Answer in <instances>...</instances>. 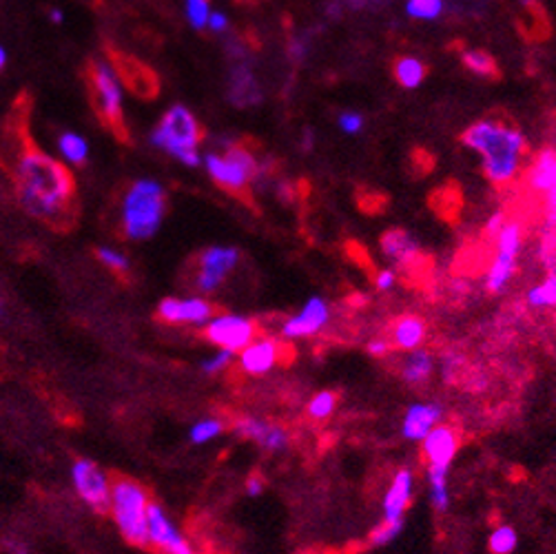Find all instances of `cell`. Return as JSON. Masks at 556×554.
Masks as SVG:
<instances>
[{
	"label": "cell",
	"mask_w": 556,
	"mask_h": 554,
	"mask_svg": "<svg viewBox=\"0 0 556 554\" xmlns=\"http://www.w3.org/2000/svg\"><path fill=\"white\" fill-rule=\"evenodd\" d=\"M16 184L20 202L32 216L58 224L72 211L76 196L72 173L64 162L47 156L34 144H24L16 167Z\"/></svg>",
	"instance_id": "obj_1"
},
{
	"label": "cell",
	"mask_w": 556,
	"mask_h": 554,
	"mask_svg": "<svg viewBox=\"0 0 556 554\" xmlns=\"http://www.w3.org/2000/svg\"><path fill=\"white\" fill-rule=\"evenodd\" d=\"M461 142L481 158V169L493 184H508L517 178L525 153V136L517 127L483 118L465 129Z\"/></svg>",
	"instance_id": "obj_2"
},
{
	"label": "cell",
	"mask_w": 556,
	"mask_h": 554,
	"mask_svg": "<svg viewBox=\"0 0 556 554\" xmlns=\"http://www.w3.org/2000/svg\"><path fill=\"white\" fill-rule=\"evenodd\" d=\"M167 211V196L155 180H138L122 199V231L129 239L142 242L160 231Z\"/></svg>",
	"instance_id": "obj_3"
},
{
	"label": "cell",
	"mask_w": 556,
	"mask_h": 554,
	"mask_svg": "<svg viewBox=\"0 0 556 554\" xmlns=\"http://www.w3.org/2000/svg\"><path fill=\"white\" fill-rule=\"evenodd\" d=\"M149 492L138 481L129 477H118L112 481V512L120 535L135 548L151 546L149 539Z\"/></svg>",
	"instance_id": "obj_4"
},
{
	"label": "cell",
	"mask_w": 556,
	"mask_h": 554,
	"mask_svg": "<svg viewBox=\"0 0 556 554\" xmlns=\"http://www.w3.org/2000/svg\"><path fill=\"white\" fill-rule=\"evenodd\" d=\"M202 138L204 131L198 118L184 104H175L169 109L151 133V142L155 147L162 149L164 153H169L187 167H198L202 162V156H200Z\"/></svg>",
	"instance_id": "obj_5"
},
{
	"label": "cell",
	"mask_w": 556,
	"mask_h": 554,
	"mask_svg": "<svg viewBox=\"0 0 556 554\" xmlns=\"http://www.w3.org/2000/svg\"><path fill=\"white\" fill-rule=\"evenodd\" d=\"M204 167L215 184L235 196L247 193L250 182L262 173L259 160L242 144H229L222 153H207Z\"/></svg>",
	"instance_id": "obj_6"
},
{
	"label": "cell",
	"mask_w": 556,
	"mask_h": 554,
	"mask_svg": "<svg viewBox=\"0 0 556 554\" xmlns=\"http://www.w3.org/2000/svg\"><path fill=\"white\" fill-rule=\"evenodd\" d=\"M89 84H92L93 104L104 127L112 129L120 138H127L124 131V84L113 64L96 60L89 67Z\"/></svg>",
	"instance_id": "obj_7"
},
{
	"label": "cell",
	"mask_w": 556,
	"mask_h": 554,
	"mask_svg": "<svg viewBox=\"0 0 556 554\" xmlns=\"http://www.w3.org/2000/svg\"><path fill=\"white\" fill-rule=\"evenodd\" d=\"M497 251L490 262L488 276H485V288L490 293H503L508 288L510 279L517 273L519 251L523 244V231L519 222H505L497 238Z\"/></svg>",
	"instance_id": "obj_8"
},
{
	"label": "cell",
	"mask_w": 556,
	"mask_h": 554,
	"mask_svg": "<svg viewBox=\"0 0 556 554\" xmlns=\"http://www.w3.org/2000/svg\"><path fill=\"white\" fill-rule=\"evenodd\" d=\"M255 333H258V326L253 319L233 316V313H219L209 319V324H204L207 342L230 353H242L255 339Z\"/></svg>",
	"instance_id": "obj_9"
},
{
	"label": "cell",
	"mask_w": 556,
	"mask_h": 554,
	"mask_svg": "<svg viewBox=\"0 0 556 554\" xmlns=\"http://www.w3.org/2000/svg\"><path fill=\"white\" fill-rule=\"evenodd\" d=\"M72 481L78 497L87 503L92 510L107 512L112 506V481L107 472L92 459H78L72 468Z\"/></svg>",
	"instance_id": "obj_10"
},
{
	"label": "cell",
	"mask_w": 556,
	"mask_h": 554,
	"mask_svg": "<svg viewBox=\"0 0 556 554\" xmlns=\"http://www.w3.org/2000/svg\"><path fill=\"white\" fill-rule=\"evenodd\" d=\"M239 251L233 247H211L200 256L198 276H195V287L202 293L218 291L229 277V273L238 267Z\"/></svg>",
	"instance_id": "obj_11"
},
{
	"label": "cell",
	"mask_w": 556,
	"mask_h": 554,
	"mask_svg": "<svg viewBox=\"0 0 556 554\" xmlns=\"http://www.w3.org/2000/svg\"><path fill=\"white\" fill-rule=\"evenodd\" d=\"M149 539H151V546L164 554H195L191 541L182 535V530L175 526L164 508L153 501L149 506Z\"/></svg>",
	"instance_id": "obj_12"
},
{
	"label": "cell",
	"mask_w": 556,
	"mask_h": 554,
	"mask_svg": "<svg viewBox=\"0 0 556 554\" xmlns=\"http://www.w3.org/2000/svg\"><path fill=\"white\" fill-rule=\"evenodd\" d=\"M330 322V306L324 297L313 296L307 299L302 308L295 313L293 317H288L282 324V337L284 339H302V337H313L317 333H322Z\"/></svg>",
	"instance_id": "obj_13"
},
{
	"label": "cell",
	"mask_w": 556,
	"mask_h": 554,
	"mask_svg": "<svg viewBox=\"0 0 556 554\" xmlns=\"http://www.w3.org/2000/svg\"><path fill=\"white\" fill-rule=\"evenodd\" d=\"M233 431L238 433L239 437L249 439V442H255L259 448L268 452H282L288 448V431L282 428L279 423L267 422L262 417H253V415H244L238 417L233 423Z\"/></svg>",
	"instance_id": "obj_14"
},
{
	"label": "cell",
	"mask_w": 556,
	"mask_h": 554,
	"mask_svg": "<svg viewBox=\"0 0 556 554\" xmlns=\"http://www.w3.org/2000/svg\"><path fill=\"white\" fill-rule=\"evenodd\" d=\"M215 316V306L204 297H167L160 302L158 317L167 324L204 326Z\"/></svg>",
	"instance_id": "obj_15"
},
{
	"label": "cell",
	"mask_w": 556,
	"mask_h": 554,
	"mask_svg": "<svg viewBox=\"0 0 556 554\" xmlns=\"http://www.w3.org/2000/svg\"><path fill=\"white\" fill-rule=\"evenodd\" d=\"M445 408L439 402H415L405 408L402 419V437L405 442L422 443L425 435L444 423Z\"/></svg>",
	"instance_id": "obj_16"
},
{
	"label": "cell",
	"mask_w": 556,
	"mask_h": 554,
	"mask_svg": "<svg viewBox=\"0 0 556 554\" xmlns=\"http://www.w3.org/2000/svg\"><path fill=\"white\" fill-rule=\"evenodd\" d=\"M415 497V472L410 468H399L390 479L382 501V521H405V510Z\"/></svg>",
	"instance_id": "obj_17"
},
{
	"label": "cell",
	"mask_w": 556,
	"mask_h": 554,
	"mask_svg": "<svg viewBox=\"0 0 556 554\" xmlns=\"http://www.w3.org/2000/svg\"><path fill=\"white\" fill-rule=\"evenodd\" d=\"M379 248H382L384 258L397 268L415 267L419 256H422V247H419L417 238L405 228H388L379 239Z\"/></svg>",
	"instance_id": "obj_18"
},
{
	"label": "cell",
	"mask_w": 556,
	"mask_h": 554,
	"mask_svg": "<svg viewBox=\"0 0 556 554\" xmlns=\"http://www.w3.org/2000/svg\"><path fill=\"white\" fill-rule=\"evenodd\" d=\"M282 357V346L275 339H253L242 353H239V368L247 375H267L270 368Z\"/></svg>",
	"instance_id": "obj_19"
},
{
	"label": "cell",
	"mask_w": 556,
	"mask_h": 554,
	"mask_svg": "<svg viewBox=\"0 0 556 554\" xmlns=\"http://www.w3.org/2000/svg\"><path fill=\"white\" fill-rule=\"evenodd\" d=\"M113 67L124 87H132V92L138 93L140 98H153L158 93V78L153 76L151 69L144 67L138 60L115 53Z\"/></svg>",
	"instance_id": "obj_20"
},
{
	"label": "cell",
	"mask_w": 556,
	"mask_h": 554,
	"mask_svg": "<svg viewBox=\"0 0 556 554\" xmlns=\"http://www.w3.org/2000/svg\"><path fill=\"white\" fill-rule=\"evenodd\" d=\"M459 451V437L454 428L439 423L437 428L425 435L422 442V452L428 463H437V466H453L454 457Z\"/></svg>",
	"instance_id": "obj_21"
},
{
	"label": "cell",
	"mask_w": 556,
	"mask_h": 554,
	"mask_svg": "<svg viewBox=\"0 0 556 554\" xmlns=\"http://www.w3.org/2000/svg\"><path fill=\"white\" fill-rule=\"evenodd\" d=\"M530 187L537 193H543L545 204L556 202V151L545 149L534 160L532 169L528 173Z\"/></svg>",
	"instance_id": "obj_22"
},
{
	"label": "cell",
	"mask_w": 556,
	"mask_h": 554,
	"mask_svg": "<svg viewBox=\"0 0 556 554\" xmlns=\"http://www.w3.org/2000/svg\"><path fill=\"white\" fill-rule=\"evenodd\" d=\"M229 96L235 107H250V104L259 102V98H262L259 96L258 78H255L253 69L244 60H239L233 67V72H230Z\"/></svg>",
	"instance_id": "obj_23"
},
{
	"label": "cell",
	"mask_w": 556,
	"mask_h": 554,
	"mask_svg": "<svg viewBox=\"0 0 556 554\" xmlns=\"http://www.w3.org/2000/svg\"><path fill=\"white\" fill-rule=\"evenodd\" d=\"M428 335V326H425L424 317L419 316H402L395 322L393 331H390V342L397 351L410 353L415 348H422Z\"/></svg>",
	"instance_id": "obj_24"
},
{
	"label": "cell",
	"mask_w": 556,
	"mask_h": 554,
	"mask_svg": "<svg viewBox=\"0 0 556 554\" xmlns=\"http://www.w3.org/2000/svg\"><path fill=\"white\" fill-rule=\"evenodd\" d=\"M437 371V362L425 348H415V351L405 353L402 362V379L408 386H425Z\"/></svg>",
	"instance_id": "obj_25"
},
{
	"label": "cell",
	"mask_w": 556,
	"mask_h": 554,
	"mask_svg": "<svg viewBox=\"0 0 556 554\" xmlns=\"http://www.w3.org/2000/svg\"><path fill=\"white\" fill-rule=\"evenodd\" d=\"M450 466H437V463H428L425 468V481H428V499L433 510L444 515L450 508V488H448Z\"/></svg>",
	"instance_id": "obj_26"
},
{
	"label": "cell",
	"mask_w": 556,
	"mask_h": 554,
	"mask_svg": "<svg viewBox=\"0 0 556 554\" xmlns=\"http://www.w3.org/2000/svg\"><path fill=\"white\" fill-rule=\"evenodd\" d=\"M461 63H463V67L468 69L470 73H474V76L488 80L499 78L497 60L493 58V53L485 52V49H477V47L461 49Z\"/></svg>",
	"instance_id": "obj_27"
},
{
	"label": "cell",
	"mask_w": 556,
	"mask_h": 554,
	"mask_svg": "<svg viewBox=\"0 0 556 554\" xmlns=\"http://www.w3.org/2000/svg\"><path fill=\"white\" fill-rule=\"evenodd\" d=\"M393 73L395 80H397L404 89H417L425 80V76H428V67H425L419 58L402 56L395 60Z\"/></svg>",
	"instance_id": "obj_28"
},
{
	"label": "cell",
	"mask_w": 556,
	"mask_h": 554,
	"mask_svg": "<svg viewBox=\"0 0 556 554\" xmlns=\"http://www.w3.org/2000/svg\"><path fill=\"white\" fill-rule=\"evenodd\" d=\"M58 153L67 164H84L89 158V144L78 133L67 131L58 138Z\"/></svg>",
	"instance_id": "obj_29"
},
{
	"label": "cell",
	"mask_w": 556,
	"mask_h": 554,
	"mask_svg": "<svg viewBox=\"0 0 556 554\" xmlns=\"http://www.w3.org/2000/svg\"><path fill=\"white\" fill-rule=\"evenodd\" d=\"M525 302L532 308H554L556 311V268L548 273L543 282L530 288Z\"/></svg>",
	"instance_id": "obj_30"
},
{
	"label": "cell",
	"mask_w": 556,
	"mask_h": 554,
	"mask_svg": "<svg viewBox=\"0 0 556 554\" xmlns=\"http://www.w3.org/2000/svg\"><path fill=\"white\" fill-rule=\"evenodd\" d=\"M405 14L415 20H439L445 14V0H405Z\"/></svg>",
	"instance_id": "obj_31"
},
{
	"label": "cell",
	"mask_w": 556,
	"mask_h": 554,
	"mask_svg": "<svg viewBox=\"0 0 556 554\" xmlns=\"http://www.w3.org/2000/svg\"><path fill=\"white\" fill-rule=\"evenodd\" d=\"M493 554H512L519 548V535L512 526H497L488 537Z\"/></svg>",
	"instance_id": "obj_32"
},
{
	"label": "cell",
	"mask_w": 556,
	"mask_h": 554,
	"mask_svg": "<svg viewBox=\"0 0 556 554\" xmlns=\"http://www.w3.org/2000/svg\"><path fill=\"white\" fill-rule=\"evenodd\" d=\"M335 408H337V395L330 391H322L310 399L307 411L308 417L315 419V422H327V419L335 413Z\"/></svg>",
	"instance_id": "obj_33"
},
{
	"label": "cell",
	"mask_w": 556,
	"mask_h": 554,
	"mask_svg": "<svg viewBox=\"0 0 556 554\" xmlns=\"http://www.w3.org/2000/svg\"><path fill=\"white\" fill-rule=\"evenodd\" d=\"M222 431H224V423L219 422V419L207 417V419H200V422L193 423L191 433H189V439H191L193 443H198V446H202V443L213 442L215 437L222 435Z\"/></svg>",
	"instance_id": "obj_34"
},
{
	"label": "cell",
	"mask_w": 556,
	"mask_h": 554,
	"mask_svg": "<svg viewBox=\"0 0 556 554\" xmlns=\"http://www.w3.org/2000/svg\"><path fill=\"white\" fill-rule=\"evenodd\" d=\"M184 14H187L189 24L200 32V29H207L213 12L209 0H184Z\"/></svg>",
	"instance_id": "obj_35"
},
{
	"label": "cell",
	"mask_w": 556,
	"mask_h": 554,
	"mask_svg": "<svg viewBox=\"0 0 556 554\" xmlns=\"http://www.w3.org/2000/svg\"><path fill=\"white\" fill-rule=\"evenodd\" d=\"M463 371H465V357L457 351L444 353V357L439 359V373H442V379L445 384L457 382V377L463 375Z\"/></svg>",
	"instance_id": "obj_36"
},
{
	"label": "cell",
	"mask_w": 556,
	"mask_h": 554,
	"mask_svg": "<svg viewBox=\"0 0 556 554\" xmlns=\"http://www.w3.org/2000/svg\"><path fill=\"white\" fill-rule=\"evenodd\" d=\"M404 526H405V521H397V523L382 521L377 528H375L373 532H370V543H373V546H377V548L390 546L395 539L402 535Z\"/></svg>",
	"instance_id": "obj_37"
},
{
	"label": "cell",
	"mask_w": 556,
	"mask_h": 554,
	"mask_svg": "<svg viewBox=\"0 0 556 554\" xmlns=\"http://www.w3.org/2000/svg\"><path fill=\"white\" fill-rule=\"evenodd\" d=\"M96 256L100 262L104 264L107 268H112L115 273H127L129 271V259L127 256H122L120 251H115L112 247H100L96 251Z\"/></svg>",
	"instance_id": "obj_38"
},
{
	"label": "cell",
	"mask_w": 556,
	"mask_h": 554,
	"mask_svg": "<svg viewBox=\"0 0 556 554\" xmlns=\"http://www.w3.org/2000/svg\"><path fill=\"white\" fill-rule=\"evenodd\" d=\"M233 357H235V353L224 351V348H218V353H215V355L204 359L202 371L207 373V375H218V373H224L230 366V364H233Z\"/></svg>",
	"instance_id": "obj_39"
},
{
	"label": "cell",
	"mask_w": 556,
	"mask_h": 554,
	"mask_svg": "<svg viewBox=\"0 0 556 554\" xmlns=\"http://www.w3.org/2000/svg\"><path fill=\"white\" fill-rule=\"evenodd\" d=\"M337 122L339 129H342L344 133H348V136H355V133H359L364 129V116L357 112H344Z\"/></svg>",
	"instance_id": "obj_40"
},
{
	"label": "cell",
	"mask_w": 556,
	"mask_h": 554,
	"mask_svg": "<svg viewBox=\"0 0 556 554\" xmlns=\"http://www.w3.org/2000/svg\"><path fill=\"white\" fill-rule=\"evenodd\" d=\"M308 38L304 36H293L288 40V58L293 60V63H302L304 58L308 56Z\"/></svg>",
	"instance_id": "obj_41"
},
{
	"label": "cell",
	"mask_w": 556,
	"mask_h": 554,
	"mask_svg": "<svg viewBox=\"0 0 556 554\" xmlns=\"http://www.w3.org/2000/svg\"><path fill=\"white\" fill-rule=\"evenodd\" d=\"M395 287H397V273H395V268H382V271L375 276V288H377L379 293L393 291Z\"/></svg>",
	"instance_id": "obj_42"
},
{
	"label": "cell",
	"mask_w": 556,
	"mask_h": 554,
	"mask_svg": "<svg viewBox=\"0 0 556 554\" xmlns=\"http://www.w3.org/2000/svg\"><path fill=\"white\" fill-rule=\"evenodd\" d=\"M505 222H508V219H505V213L494 211L493 216L485 219V233H488V236H493V238H497L501 233V228L505 227Z\"/></svg>",
	"instance_id": "obj_43"
},
{
	"label": "cell",
	"mask_w": 556,
	"mask_h": 554,
	"mask_svg": "<svg viewBox=\"0 0 556 554\" xmlns=\"http://www.w3.org/2000/svg\"><path fill=\"white\" fill-rule=\"evenodd\" d=\"M390 348H393V342H388V339L384 337H377L373 339V342H368L366 351H368V355L373 357H385L390 353Z\"/></svg>",
	"instance_id": "obj_44"
},
{
	"label": "cell",
	"mask_w": 556,
	"mask_h": 554,
	"mask_svg": "<svg viewBox=\"0 0 556 554\" xmlns=\"http://www.w3.org/2000/svg\"><path fill=\"white\" fill-rule=\"evenodd\" d=\"M207 29H211L215 34H222L229 29V16L224 12H213L211 18H209Z\"/></svg>",
	"instance_id": "obj_45"
},
{
	"label": "cell",
	"mask_w": 556,
	"mask_h": 554,
	"mask_svg": "<svg viewBox=\"0 0 556 554\" xmlns=\"http://www.w3.org/2000/svg\"><path fill=\"white\" fill-rule=\"evenodd\" d=\"M264 492V479L259 475H253L247 479V495L249 497H259Z\"/></svg>",
	"instance_id": "obj_46"
},
{
	"label": "cell",
	"mask_w": 556,
	"mask_h": 554,
	"mask_svg": "<svg viewBox=\"0 0 556 554\" xmlns=\"http://www.w3.org/2000/svg\"><path fill=\"white\" fill-rule=\"evenodd\" d=\"M344 9L348 12H362V9H373V0H339Z\"/></svg>",
	"instance_id": "obj_47"
},
{
	"label": "cell",
	"mask_w": 556,
	"mask_h": 554,
	"mask_svg": "<svg viewBox=\"0 0 556 554\" xmlns=\"http://www.w3.org/2000/svg\"><path fill=\"white\" fill-rule=\"evenodd\" d=\"M7 554H32L27 543L18 541V539H9L7 541Z\"/></svg>",
	"instance_id": "obj_48"
},
{
	"label": "cell",
	"mask_w": 556,
	"mask_h": 554,
	"mask_svg": "<svg viewBox=\"0 0 556 554\" xmlns=\"http://www.w3.org/2000/svg\"><path fill=\"white\" fill-rule=\"evenodd\" d=\"M49 20H52V23H56V24L63 23V20H64L63 9H49Z\"/></svg>",
	"instance_id": "obj_49"
},
{
	"label": "cell",
	"mask_w": 556,
	"mask_h": 554,
	"mask_svg": "<svg viewBox=\"0 0 556 554\" xmlns=\"http://www.w3.org/2000/svg\"><path fill=\"white\" fill-rule=\"evenodd\" d=\"M302 147H304V149H310V147H313V133H310V131L304 133V142H302Z\"/></svg>",
	"instance_id": "obj_50"
},
{
	"label": "cell",
	"mask_w": 556,
	"mask_h": 554,
	"mask_svg": "<svg viewBox=\"0 0 556 554\" xmlns=\"http://www.w3.org/2000/svg\"><path fill=\"white\" fill-rule=\"evenodd\" d=\"M5 64H7V52H5V47L0 44V72L5 69Z\"/></svg>",
	"instance_id": "obj_51"
},
{
	"label": "cell",
	"mask_w": 556,
	"mask_h": 554,
	"mask_svg": "<svg viewBox=\"0 0 556 554\" xmlns=\"http://www.w3.org/2000/svg\"><path fill=\"white\" fill-rule=\"evenodd\" d=\"M7 317V308L3 306V302H0V319H5Z\"/></svg>",
	"instance_id": "obj_52"
}]
</instances>
